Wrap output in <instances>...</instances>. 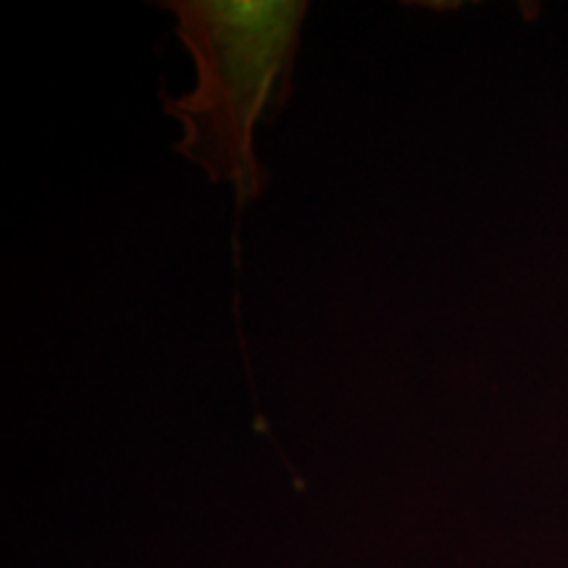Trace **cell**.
<instances>
[{"mask_svg": "<svg viewBox=\"0 0 568 568\" xmlns=\"http://www.w3.org/2000/svg\"><path fill=\"white\" fill-rule=\"evenodd\" d=\"M176 34L195 61L197 88L166 101L182 126L176 151L234 187L240 209L255 201L266 172L255 161V124L287 101L301 24V0H172Z\"/></svg>", "mask_w": 568, "mask_h": 568, "instance_id": "cell-1", "label": "cell"}]
</instances>
